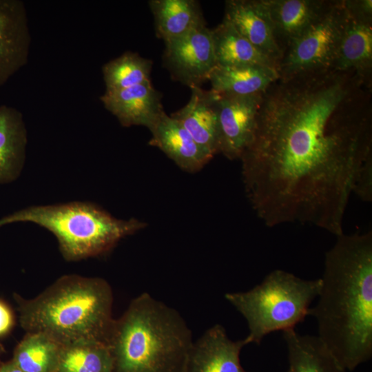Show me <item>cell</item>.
<instances>
[{"mask_svg":"<svg viewBox=\"0 0 372 372\" xmlns=\"http://www.w3.org/2000/svg\"><path fill=\"white\" fill-rule=\"evenodd\" d=\"M187 103L171 116L178 121L194 140L213 157L219 154L216 103L218 92L201 87H191Z\"/></svg>","mask_w":372,"mask_h":372,"instance_id":"17","label":"cell"},{"mask_svg":"<svg viewBox=\"0 0 372 372\" xmlns=\"http://www.w3.org/2000/svg\"><path fill=\"white\" fill-rule=\"evenodd\" d=\"M336 238L308 316L317 321L318 337L352 371L372 356V231Z\"/></svg>","mask_w":372,"mask_h":372,"instance_id":"2","label":"cell"},{"mask_svg":"<svg viewBox=\"0 0 372 372\" xmlns=\"http://www.w3.org/2000/svg\"><path fill=\"white\" fill-rule=\"evenodd\" d=\"M157 37L165 43L206 25L198 1L195 0H150Z\"/></svg>","mask_w":372,"mask_h":372,"instance_id":"19","label":"cell"},{"mask_svg":"<svg viewBox=\"0 0 372 372\" xmlns=\"http://www.w3.org/2000/svg\"><path fill=\"white\" fill-rule=\"evenodd\" d=\"M239 160L265 225L299 223L342 234L358 174L372 161V88L353 72L279 78L263 93Z\"/></svg>","mask_w":372,"mask_h":372,"instance_id":"1","label":"cell"},{"mask_svg":"<svg viewBox=\"0 0 372 372\" xmlns=\"http://www.w3.org/2000/svg\"><path fill=\"white\" fill-rule=\"evenodd\" d=\"M18 222L32 223L50 231L68 261L105 254L122 238L146 226L136 218H116L87 201L28 207L0 218V227Z\"/></svg>","mask_w":372,"mask_h":372,"instance_id":"5","label":"cell"},{"mask_svg":"<svg viewBox=\"0 0 372 372\" xmlns=\"http://www.w3.org/2000/svg\"><path fill=\"white\" fill-rule=\"evenodd\" d=\"M278 67L282 53L262 0H227L224 19Z\"/></svg>","mask_w":372,"mask_h":372,"instance_id":"13","label":"cell"},{"mask_svg":"<svg viewBox=\"0 0 372 372\" xmlns=\"http://www.w3.org/2000/svg\"><path fill=\"white\" fill-rule=\"evenodd\" d=\"M152 61L138 53L125 52L106 63L102 68L107 91L149 83Z\"/></svg>","mask_w":372,"mask_h":372,"instance_id":"25","label":"cell"},{"mask_svg":"<svg viewBox=\"0 0 372 372\" xmlns=\"http://www.w3.org/2000/svg\"><path fill=\"white\" fill-rule=\"evenodd\" d=\"M14 324V316L10 306L0 300V338L6 335Z\"/></svg>","mask_w":372,"mask_h":372,"instance_id":"26","label":"cell"},{"mask_svg":"<svg viewBox=\"0 0 372 372\" xmlns=\"http://www.w3.org/2000/svg\"><path fill=\"white\" fill-rule=\"evenodd\" d=\"M1 363V362H0Z\"/></svg>","mask_w":372,"mask_h":372,"instance_id":"29","label":"cell"},{"mask_svg":"<svg viewBox=\"0 0 372 372\" xmlns=\"http://www.w3.org/2000/svg\"><path fill=\"white\" fill-rule=\"evenodd\" d=\"M218 94L219 153L229 160L240 159L253 138L263 94Z\"/></svg>","mask_w":372,"mask_h":372,"instance_id":"10","label":"cell"},{"mask_svg":"<svg viewBox=\"0 0 372 372\" xmlns=\"http://www.w3.org/2000/svg\"><path fill=\"white\" fill-rule=\"evenodd\" d=\"M0 372H25L19 368L12 360L0 363Z\"/></svg>","mask_w":372,"mask_h":372,"instance_id":"27","label":"cell"},{"mask_svg":"<svg viewBox=\"0 0 372 372\" xmlns=\"http://www.w3.org/2000/svg\"><path fill=\"white\" fill-rule=\"evenodd\" d=\"M320 287V278L304 280L275 269L253 289L227 293L225 298L247 321L246 345L260 344L269 333L294 329L303 321Z\"/></svg>","mask_w":372,"mask_h":372,"instance_id":"6","label":"cell"},{"mask_svg":"<svg viewBox=\"0 0 372 372\" xmlns=\"http://www.w3.org/2000/svg\"><path fill=\"white\" fill-rule=\"evenodd\" d=\"M27 143L21 112L13 107L0 105V185L12 183L21 175Z\"/></svg>","mask_w":372,"mask_h":372,"instance_id":"18","label":"cell"},{"mask_svg":"<svg viewBox=\"0 0 372 372\" xmlns=\"http://www.w3.org/2000/svg\"><path fill=\"white\" fill-rule=\"evenodd\" d=\"M30 43L24 3L0 0V86L26 64Z\"/></svg>","mask_w":372,"mask_h":372,"instance_id":"11","label":"cell"},{"mask_svg":"<svg viewBox=\"0 0 372 372\" xmlns=\"http://www.w3.org/2000/svg\"><path fill=\"white\" fill-rule=\"evenodd\" d=\"M288 351L287 372H347L316 335H301L294 329L282 331Z\"/></svg>","mask_w":372,"mask_h":372,"instance_id":"21","label":"cell"},{"mask_svg":"<svg viewBox=\"0 0 372 372\" xmlns=\"http://www.w3.org/2000/svg\"><path fill=\"white\" fill-rule=\"evenodd\" d=\"M244 340H232L220 324L209 328L189 351L183 372H247L240 354Z\"/></svg>","mask_w":372,"mask_h":372,"instance_id":"12","label":"cell"},{"mask_svg":"<svg viewBox=\"0 0 372 372\" xmlns=\"http://www.w3.org/2000/svg\"><path fill=\"white\" fill-rule=\"evenodd\" d=\"M14 299L25 333H43L61 346H108L115 319L112 290L103 278L65 275L33 298L14 293Z\"/></svg>","mask_w":372,"mask_h":372,"instance_id":"3","label":"cell"},{"mask_svg":"<svg viewBox=\"0 0 372 372\" xmlns=\"http://www.w3.org/2000/svg\"><path fill=\"white\" fill-rule=\"evenodd\" d=\"M112 366L107 345L77 343L61 346L54 372H112Z\"/></svg>","mask_w":372,"mask_h":372,"instance_id":"24","label":"cell"},{"mask_svg":"<svg viewBox=\"0 0 372 372\" xmlns=\"http://www.w3.org/2000/svg\"><path fill=\"white\" fill-rule=\"evenodd\" d=\"M61 345L40 333H26L11 360L25 372H54Z\"/></svg>","mask_w":372,"mask_h":372,"instance_id":"23","label":"cell"},{"mask_svg":"<svg viewBox=\"0 0 372 372\" xmlns=\"http://www.w3.org/2000/svg\"><path fill=\"white\" fill-rule=\"evenodd\" d=\"M278 79V70L267 66L216 65L208 81L218 93L247 96L263 94Z\"/></svg>","mask_w":372,"mask_h":372,"instance_id":"20","label":"cell"},{"mask_svg":"<svg viewBox=\"0 0 372 372\" xmlns=\"http://www.w3.org/2000/svg\"><path fill=\"white\" fill-rule=\"evenodd\" d=\"M149 130L152 134L149 144L160 149L186 172L200 170L213 158L178 121L165 112Z\"/></svg>","mask_w":372,"mask_h":372,"instance_id":"16","label":"cell"},{"mask_svg":"<svg viewBox=\"0 0 372 372\" xmlns=\"http://www.w3.org/2000/svg\"><path fill=\"white\" fill-rule=\"evenodd\" d=\"M100 100L123 127L141 125L149 129L165 112L161 96L151 82L118 90H105Z\"/></svg>","mask_w":372,"mask_h":372,"instance_id":"14","label":"cell"},{"mask_svg":"<svg viewBox=\"0 0 372 372\" xmlns=\"http://www.w3.org/2000/svg\"><path fill=\"white\" fill-rule=\"evenodd\" d=\"M217 65H259L275 68L277 65L262 54L225 19L211 29Z\"/></svg>","mask_w":372,"mask_h":372,"instance_id":"22","label":"cell"},{"mask_svg":"<svg viewBox=\"0 0 372 372\" xmlns=\"http://www.w3.org/2000/svg\"><path fill=\"white\" fill-rule=\"evenodd\" d=\"M165 44L163 63L174 79L189 88L209 80L217 65L211 29L203 25Z\"/></svg>","mask_w":372,"mask_h":372,"instance_id":"9","label":"cell"},{"mask_svg":"<svg viewBox=\"0 0 372 372\" xmlns=\"http://www.w3.org/2000/svg\"><path fill=\"white\" fill-rule=\"evenodd\" d=\"M193 342L175 309L143 293L115 319L108 344L112 372H183Z\"/></svg>","mask_w":372,"mask_h":372,"instance_id":"4","label":"cell"},{"mask_svg":"<svg viewBox=\"0 0 372 372\" xmlns=\"http://www.w3.org/2000/svg\"><path fill=\"white\" fill-rule=\"evenodd\" d=\"M262 2L268 11L274 38L282 55L293 40L329 9L334 0H262Z\"/></svg>","mask_w":372,"mask_h":372,"instance_id":"15","label":"cell"},{"mask_svg":"<svg viewBox=\"0 0 372 372\" xmlns=\"http://www.w3.org/2000/svg\"><path fill=\"white\" fill-rule=\"evenodd\" d=\"M347 20L333 70L353 72L372 88V1L344 0Z\"/></svg>","mask_w":372,"mask_h":372,"instance_id":"8","label":"cell"},{"mask_svg":"<svg viewBox=\"0 0 372 372\" xmlns=\"http://www.w3.org/2000/svg\"><path fill=\"white\" fill-rule=\"evenodd\" d=\"M4 349L1 344H0V357L3 353Z\"/></svg>","mask_w":372,"mask_h":372,"instance_id":"28","label":"cell"},{"mask_svg":"<svg viewBox=\"0 0 372 372\" xmlns=\"http://www.w3.org/2000/svg\"><path fill=\"white\" fill-rule=\"evenodd\" d=\"M346 20L344 0H334L329 9L285 50L278 69L279 78L333 70Z\"/></svg>","mask_w":372,"mask_h":372,"instance_id":"7","label":"cell"}]
</instances>
